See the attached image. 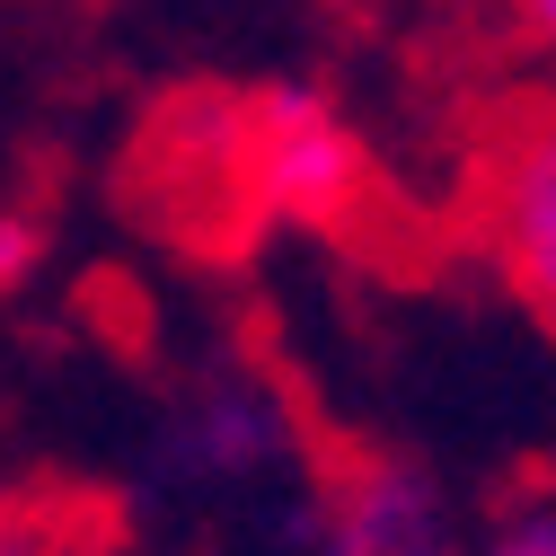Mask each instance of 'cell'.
<instances>
[{"label":"cell","instance_id":"6da1fadb","mask_svg":"<svg viewBox=\"0 0 556 556\" xmlns=\"http://www.w3.org/2000/svg\"><path fill=\"white\" fill-rule=\"evenodd\" d=\"M222 168L256 222H292V230H336L371 186L363 132L344 124L327 89L301 80H274L222 115Z\"/></svg>","mask_w":556,"mask_h":556},{"label":"cell","instance_id":"7a4b0ae2","mask_svg":"<svg viewBox=\"0 0 556 556\" xmlns=\"http://www.w3.org/2000/svg\"><path fill=\"white\" fill-rule=\"evenodd\" d=\"M477 230L495 248L513 301L556 336V98L521 106L477 168Z\"/></svg>","mask_w":556,"mask_h":556},{"label":"cell","instance_id":"3957f363","mask_svg":"<svg viewBox=\"0 0 556 556\" xmlns=\"http://www.w3.org/2000/svg\"><path fill=\"white\" fill-rule=\"evenodd\" d=\"M318 556H468L451 495L406 459H354L327 495Z\"/></svg>","mask_w":556,"mask_h":556},{"label":"cell","instance_id":"277c9868","mask_svg":"<svg viewBox=\"0 0 556 556\" xmlns=\"http://www.w3.org/2000/svg\"><path fill=\"white\" fill-rule=\"evenodd\" d=\"M274 451H283V406L256 380H213L177 415V468L194 477H256Z\"/></svg>","mask_w":556,"mask_h":556},{"label":"cell","instance_id":"5b68a950","mask_svg":"<svg viewBox=\"0 0 556 556\" xmlns=\"http://www.w3.org/2000/svg\"><path fill=\"white\" fill-rule=\"evenodd\" d=\"M468 556H556V495H521Z\"/></svg>","mask_w":556,"mask_h":556},{"label":"cell","instance_id":"8992f818","mask_svg":"<svg viewBox=\"0 0 556 556\" xmlns=\"http://www.w3.org/2000/svg\"><path fill=\"white\" fill-rule=\"evenodd\" d=\"M36 274H45V222L10 203V213H0V301H10V292H27Z\"/></svg>","mask_w":556,"mask_h":556},{"label":"cell","instance_id":"52a82bcc","mask_svg":"<svg viewBox=\"0 0 556 556\" xmlns=\"http://www.w3.org/2000/svg\"><path fill=\"white\" fill-rule=\"evenodd\" d=\"M504 10L521 18V36H530L539 53H556V0H504Z\"/></svg>","mask_w":556,"mask_h":556}]
</instances>
